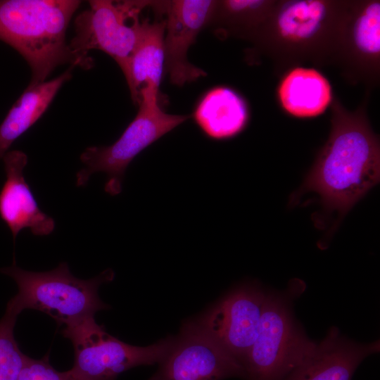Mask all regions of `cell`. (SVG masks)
I'll use <instances>...</instances> for the list:
<instances>
[{"label": "cell", "mask_w": 380, "mask_h": 380, "mask_svg": "<svg viewBox=\"0 0 380 380\" xmlns=\"http://www.w3.org/2000/svg\"><path fill=\"white\" fill-rule=\"evenodd\" d=\"M265 296L258 283L244 282L194 319L243 366L258 334Z\"/></svg>", "instance_id": "cell-10"}, {"label": "cell", "mask_w": 380, "mask_h": 380, "mask_svg": "<svg viewBox=\"0 0 380 380\" xmlns=\"http://www.w3.org/2000/svg\"><path fill=\"white\" fill-rule=\"evenodd\" d=\"M380 3L378 1L361 4L349 15L344 26L345 42L349 52L360 63L376 68L380 53Z\"/></svg>", "instance_id": "cell-18"}, {"label": "cell", "mask_w": 380, "mask_h": 380, "mask_svg": "<svg viewBox=\"0 0 380 380\" xmlns=\"http://www.w3.org/2000/svg\"><path fill=\"white\" fill-rule=\"evenodd\" d=\"M379 341L360 343L344 337L336 327L312 348L282 380H351L362 361L379 352Z\"/></svg>", "instance_id": "cell-12"}, {"label": "cell", "mask_w": 380, "mask_h": 380, "mask_svg": "<svg viewBox=\"0 0 380 380\" xmlns=\"http://www.w3.org/2000/svg\"><path fill=\"white\" fill-rule=\"evenodd\" d=\"M282 108L297 118H313L322 114L332 100L331 86L316 69L296 67L282 77L277 89Z\"/></svg>", "instance_id": "cell-16"}, {"label": "cell", "mask_w": 380, "mask_h": 380, "mask_svg": "<svg viewBox=\"0 0 380 380\" xmlns=\"http://www.w3.org/2000/svg\"><path fill=\"white\" fill-rule=\"evenodd\" d=\"M18 286V293L8 302L6 311L18 316L25 309L45 312L58 326L68 327L110 306L99 296V286L111 281L115 273L107 269L89 279L75 277L66 262L46 272H32L13 265L0 269Z\"/></svg>", "instance_id": "cell-3"}, {"label": "cell", "mask_w": 380, "mask_h": 380, "mask_svg": "<svg viewBox=\"0 0 380 380\" xmlns=\"http://www.w3.org/2000/svg\"><path fill=\"white\" fill-rule=\"evenodd\" d=\"M75 0H1L0 40L16 49L32 70L29 86L44 82L58 65L86 68L65 42L66 30L80 4Z\"/></svg>", "instance_id": "cell-2"}, {"label": "cell", "mask_w": 380, "mask_h": 380, "mask_svg": "<svg viewBox=\"0 0 380 380\" xmlns=\"http://www.w3.org/2000/svg\"><path fill=\"white\" fill-rule=\"evenodd\" d=\"M3 160L6 180L0 190V217L10 229L13 240L24 229H29L35 236L50 234L55 221L39 209L24 177L27 155L21 151H11Z\"/></svg>", "instance_id": "cell-13"}, {"label": "cell", "mask_w": 380, "mask_h": 380, "mask_svg": "<svg viewBox=\"0 0 380 380\" xmlns=\"http://www.w3.org/2000/svg\"><path fill=\"white\" fill-rule=\"evenodd\" d=\"M269 5V1L259 0L217 1L209 25L218 37L251 39L267 14Z\"/></svg>", "instance_id": "cell-19"}, {"label": "cell", "mask_w": 380, "mask_h": 380, "mask_svg": "<svg viewBox=\"0 0 380 380\" xmlns=\"http://www.w3.org/2000/svg\"><path fill=\"white\" fill-rule=\"evenodd\" d=\"M245 379L242 365L194 320H185L158 369L148 380Z\"/></svg>", "instance_id": "cell-9"}, {"label": "cell", "mask_w": 380, "mask_h": 380, "mask_svg": "<svg viewBox=\"0 0 380 380\" xmlns=\"http://www.w3.org/2000/svg\"><path fill=\"white\" fill-rule=\"evenodd\" d=\"M61 333L74 348V365L65 371L70 380H115L133 367L158 364L174 341L169 336L146 347L132 346L109 334L94 317L65 327Z\"/></svg>", "instance_id": "cell-5"}, {"label": "cell", "mask_w": 380, "mask_h": 380, "mask_svg": "<svg viewBox=\"0 0 380 380\" xmlns=\"http://www.w3.org/2000/svg\"><path fill=\"white\" fill-rule=\"evenodd\" d=\"M338 4L319 0L288 1L268 13L251 39L276 52L302 56L330 43L342 27ZM286 53V54H287Z\"/></svg>", "instance_id": "cell-8"}, {"label": "cell", "mask_w": 380, "mask_h": 380, "mask_svg": "<svg viewBox=\"0 0 380 380\" xmlns=\"http://www.w3.org/2000/svg\"><path fill=\"white\" fill-rule=\"evenodd\" d=\"M150 1H89V8L75 18V35L68 44L71 51L86 69L93 65L88 56L91 49L105 52L118 63L128 83L130 59L139 36V15Z\"/></svg>", "instance_id": "cell-7"}, {"label": "cell", "mask_w": 380, "mask_h": 380, "mask_svg": "<svg viewBox=\"0 0 380 380\" xmlns=\"http://www.w3.org/2000/svg\"><path fill=\"white\" fill-rule=\"evenodd\" d=\"M17 380H70L66 372L56 370L49 363V355L39 360L26 357Z\"/></svg>", "instance_id": "cell-21"}, {"label": "cell", "mask_w": 380, "mask_h": 380, "mask_svg": "<svg viewBox=\"0 0 380 380\" xmlns=\"http://www.w3.org/2000/svg\"><path fill=\"white\" fill-rule=\"evenodd\" d=\"M159 89L147 85L139 91V110L118 140L110 146H90L81 154L84 167L77 174L76 185L87 184L96 172L108 179L104 190L110 196L122 191L126 169L144 149L191 118L189 115L165 113L159 104Z\"/></svg>", "instance_id": "cell-4"}, {"label": "cell", "mask_w": 380, "mask_h": 380, "mask_svg": "<svg viewBox=\"0 0 380 380\" xmlns=\"http://www.w3.org/2000/svg\"><path fill=\"white\" fill-rule=\"evenodd\" d=\"M203 135L214 141L234 138L242 132L249 120L248 104L234 89L216 86L197 101L191 115Z\"/></svg>", "instance_id": "cell-14"}, {"label": "cell", "mask_w": 380, "mask_h": 380, "mask_svg": "<svg viewBox=\"0 0 380 380\" xmlns=\"http://www.w3.org/2000/svg\"><path fill=\"white\" fill-rule=\"evenodd\" d=\"M287 295L265 292L257 338L243 367L246 380H282L311 350Z\"/></svg>", "instance_id": "cell-6"}, {"label": "cell", "mask_w": 380, "mask_h": 380, "mask_svg": "<svg viewBox=\"0 0 380 380\" xmlns=\"http://www.w3.org/2000/svg\"><path fill=\"white\" fill-rule=\"evenodd\" d=\"M73 67L50 81L27 87L0 125V158L43 115L63 84L71 77Z\"/></svg>", "instance_id": "cell-17"}, {"label": "cell", "mask_w": 380, "mask_h": 380, "mask_svg": "<svg viewBox=\"0 0 380 380\" xmlns=\"http://www.w3.org/2000/svg\"><path fill=\"white\" fill-rule=\"evenodd\" d=\"M217 1H161L166 15L164 47L165 69L172 84L186 83L205 77L207 72L191 63L188 50L205 27L209 25Z\"/></svg>", "instance_id": "cell-11"}, {"label": "cell", "mask_w": 380, "mask_h": 380, "mask_svg": "<svg viewBox=\"0 0 380 380\" xmlns=\"http://www.w3.org/2000/svg\"><path fill=\"white\" fill-rule=\"evenodd\" d=\"M17 317L6 311L0 319V380H17L27 357L14 338Z\"/></svg>", "instance_id": "cell-20"}, {"label": "cell", "mask_w": 380, "mask_h": 380, "mask_svg": "<svg viewBox=\"0 0 380 380\" xmlns=\"http://www.w3.org/2000/svg\"><path fill=\"white\" fill-rule=\"evenodd\" d=\"M153 20L141 19L139 36L130 59L127 83L134 104L140 101L139 91L147 85L159 89L165 68L163 14L154 11Z\"/></svg>", "instance_id": "cell-15"}, {"label": "cell", "mask_w": 380, "mask_h": 380, "mask_svg": "<svg viewBox=\"0 0 380 380\" xmlns=\"http://www.w3.org/2000/svg\"><path fill=\"white\" fill-rule=\"evenodd\" d=\"M379 139L364 111L348 112L336 103L329 139L290 203L313 193L323 212L341 218L379 182Z\"/></svg>", "instance_id": "cell-1"}]
</instances>
